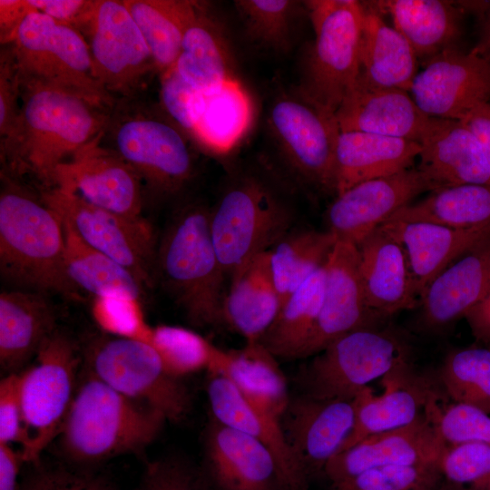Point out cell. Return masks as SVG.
I'll list each match as a JSON object with an SVG mask.
<instances>
[{"label":"cell","mask_w":490,"mask_h":490,"mask_svg":"<svg viewBox=\"0 0 490 490\" xmlns=\"http://www.w3.org/2000/svg\"><path fill=\"white\" fill-rule=\"evenodd\" d=\"M111 112L70 92L21 78L20 113L0 144L1 161L10 172L31 174L45 189L53 188L57 168L103 135Z\"/></svg>","instance_id":"6da1fadb"},{"label":"cell","mask_w":490,"mask_h":490,"mask_svg":"<svg viewBox=\"0 0 490 490\" xmlns=\"http://www.w3.org/2000/svg\"><path fill=\"white\" fill-rule=\"evenodd\" d=\"M166 417L117 392L81 368L72 404L57 436L64 461L83 467L145 449Z\"/></svg>","instance_id":"7a4b0ae2"},{"label":"cell","mask_w":490,"mask_h":490,"mask_svg":"<svg viewBox=\"0 0 490 490\" xmlns=\"http://www.w3.org/2000/svg\"><path fill=\"white\" fill-rule=\"evenodd\" d=\"M0 270L2 277L34 292L75 296L67 276L60 216L24 188L2 177Z\"/></svg>","instance_id":"3957f363"},{"label":"cell","mask_w":490,"mask_h":490,"mask_svg":"<svg viewBox=\"0 0 490 490\" xmlns=\"http://www.w3.org/2000/svg\"><path fill=\"white\" fill-rule=\"evenodd\" d=\"M154 271L194 326L223 324L226 274L210 228V209L190 204L168 225L157 248Z\"/></svg>","instance_id":"277c9868"},{"label":"cell","mask_w":490,"mask_h":490,"mask_svg":"<svg viewBox=\"0 0 490 490\" xmlns=\"http://www.w3.org/2000/svg\"><path fill=\"white\" fill-rule=\"evenodd\" d=\"M293 223V211L266 181L253 175L233 181L210 209L211 238L226 276L269 251Z\"/></svg>","instance_id":"5b68a950"},{"label":"cell","mask_w":490,"mask_h":490,"mask_svg":"<svg viewBox=\"0 0 490 490\" xmlns=\"http://www.w3.org/2000/svg\"><path fill=\"white\" fill-rule=\"evenodd\" d=\"M81 368L82 353L75 342L56 329L42 344L33 363L19 372L24 418L19 450L25 464L39 461L57 438Z\"/></svg>","instance_id":"8992f818"},{"label":"cell","mask_w":490,"mask_h":490,"mask_svg":"<svg viewBox=\"0 0 490 490\" xmlns=\"http://www.w3.org/2000/svg\"><path fill=\"white\" fill-rule=\"evenodd\" d=\"M11 44L21 78L70 92L109 112L114 108V97L96 79L88 44L75 28L34 11Z\"/></svg>","instance_id":"52a82bcc"},{"label":"cell","mask_w":490,"mask_h":490,"mask_svg":"<svg viewBox=\"0 0 490 490\" xmlns=\"http://www.w3.org/2000/svg\"><path fill=\"white\" fill-rule=\"evenodd\" d=\"M314 32L299 90L336 113L360 74L362 2H303Z\"/></svg>","instance_id":"ba28073f"},{"label":"cell","mask_w":490,"mask_h":490,"mask_svg":"<svg viewBox=\"0 0 490 490\" xmlns=\"http://www.w3.org/2000/svg\"><path fill=\"white\" fill-rule=\"evenodd\" d=\"M82 368L122 395L156 409L167 421L180 422L190 411L188 388L165 370L150 343L96 337L82 352Z\"/></svg>","instance_id":"9c48e42d"},{"label":"cell","mask_w":490,"mask_h":490,"mask_svg":"<svg viewBox=\"0 0 490 490\" xmlns=\"http://www.w3.org/2000/svg\"><path fill=\"white\" fill-rule=\"evenodd\" d=\"M104 134L154 194H177L193 174L186 134L165 115L137 108L110 113Z\"/></svg>","instance_id":"30bf717a"},{"label":"cell","mask_w":490,"mask_h":490,"mask_svg":"<svg viewBox=\"0 0 490 490\" xmlns=\"http://www.w3.org/2000/svg\"><path fill=\"white\" fill-rule=\"evenodd\" d=\"M407 350L393 334L371 326L350 331L315 355L299 375L303 393L352 399L373 380L404 368Z\"/></svg>","instance_id":"8fae6325"},{"label":"cell","mask_w":490,"mask_h":490,"mask_svg":"<svg viewBox=\"0 0 490 490\" xmlns=\"http://www.w3.org/2000/svg\"><path fill=\"white\" fill-rule=\"evenodd\" d=\"M268 126L280 158L295 178L335 193V152L340 132L335 113L298 89L274 99Z\"/></svg>","instance_id":"7c38bea8"},{"label":"cell","mask_w":490,"mask_h":490,"mask_svg":"<svg viewBox=\"0 0 490 490\" xmlns=\"http://www.w3.org/2000/svg\"><path fill=\"white\" fill-rule=\"evenodd\" d=\"M40 198L85 243L128 270L142 288L151 284L157 249L146 220L113 213L58 187L45 189Z\"/></svg>","instance_id":"4fadbf2b"},{"label":"cell","mask_w":490,"mask_h":490,"mask_svg":"<svg viewBox=\"0 0 490 490\" xmlns=\"http://www.w3.org/2000/svg\"><path fill=\"white\" fill-rule=\"evenodd\" d=\"M83 33L98 82L112 95L133 98L156 66L123 1L96 0Z\"/></svg>","instance_id":"5bb4252c"},{"label":"cell","mask_w":490,"mask_h":490,"mask_svg":"<svg viewBox=\"0 0 490 490\" xmlns=\"http://www.w3.org/2000/svg\"><path fill=\"white\" fill-rule=\"evenodd\" d=\"M422 65L408 93L426 116L462 120L490 102V65L471 51L446 50Z\"/></svg>","instance_id":"9a60e30c"},{"label":"cell","mask_w":490,"mask_h":490,"mask_svg":"<svg viewBox=\"0 0 490 490\" xmlns=\"http://www.w3.org/2000/svg\"><path fill=\"white\" fill-rule=\"evenodd\" d=\"M433 190L417 168L359 182L336 195L327 211V230L358 246L420 193Z\"/></svg>","instance_id":"2e32d148"},{"label":"cell","mask_w":490,"mask_h":490,"mask_svg":"<svg viewBox=\"0 0 490 490\" xmlns=\"http://www.w3.org/2000/svg\"><path fill=\"white\" fill-rule=\"evenodd\" d=\"M103 136L57 168L54 187L113 213L142 218V181L114 151L102 145Z\"/></svg>","instance_id":"e0dca14e"},{"label":"cell","mask_w":490,"mask_h":490,"mask_svg":"<svg viewBox=\"0 0 490 490\" xmlns=\"http://www.w3.org/2000/svg\"><path fill=\"white\" fill-rule=\"evenodd\" d=\"M375 317L363 290L358 247L337 240L324 264L319 315L299 358L317 355L341 336L369 327Z\"/></svg>","instance_id":"ac0fdd59"},{"label":"cell","mask_w":490,"mask_h":490,"mask_svg":"<svg viewBox=\"0 0 490 490\" xmlns=\"http://www.w3.org/2000/svg\"><path fill=\"white\" fill-rule=\"evenodd\" d=\"M446 445L427 416L370 436L339 452L324 467L328 476L344 487L360 474L389 465H437Z\"/></svg>","instance_id":"d6986e66"},{"label":"cell","mask_w":490,"mask_h":490,"mask_svg":"<svg viewBox=\"0 0 490 490\" xmlns=\"http://www.w3.org/2000/svg\"><path fill=\"white\" fill-rule=\"evenodd\" d=\"M204 458L214 490H288L264 445L213 418L204 435Z\"/></svg>","instance_id":"ffe728a7"},{"label":"cell","mask_w":490,"mask_h":490,"mask_svg":"<svg viewBox=\"0 0 490 490\" xmlns=\"http://www.w3.org/2000/svg\"><path fill=\"white\" fill-rule=\"evenodd\" d=\"M207 395L214 420L264 445L274 456L288 490H307L308 472L293 452L280 417L247 397L222 375H209Z\"/></svg>","instance_id":"44dd1931"},{"label":"cell","mask_w":490,"mask_h":490,"mask_svg":"<svg viewBox=\"0 0 490 490\" xmlns=\"http://www.w3.org/2000/svg\"><path fill=\"white\" fill-rule=\"evenodd\" d=\"M355 417L352 399L290 397L280 417L287 439L307 472L323 468L342 448Z\"/></svg>","instance_id":"7402d4cb"},{"label":"cell","mask_w":490,"mask_h":490,"mask_svg":"<svg viewBox=\"0 0 490 490\" xmlns=\"http://www.w3.org/2000/svg\"><path fill=\"white\" fill-rule=\"evenodd\" d=\"M340 132L357 131L418 142L431 117L409 93L373 85L360 76L335 113Z\"/></svg>","instance_id":"603a6c76"},{"label":"cell","mask_w":490,"mask_h":490,"mask_svg":"<svg viewBox=\"0 0 490 490\" xmlns=\"http://www.w3.org/2000/svg\"><path fill=\"white\" fill-rule=\"evenodd\" d=\"M419 144L416 168L434 190L463 184L490 186L481 144L461 120L431 117Z\"/></svg>","instance_id":"cb8c5ba5"},{"label":"cell","mask_w":490,"mask_h":490,"mask_svg":"<svg viewBox=\"0 0 490 490\" xmlns=\"http://www.w3.org/2000/svg\"><path fill=\"white\" fill-rule=\"evenodd\" d=\"M357 247L360 279L371 312L381 317L415 308L419 299L400 242L379 227Z\"/></svg>","instance_id":"d4e9b609"},{"label":"cell","mask_w":490,"mask_h":490,"mask_svg":"<svg viewBox=\"0 0 490 490\" xmlns=\"http://www.w3.org/2000/svg\"><path fill=\"white\" fill-rule=\"evenodd\" d=\"M490 292V236L459 256L419 298L424 321L436 328L464 317Z\"/></svg>","instance_id":"484cf974"},{"label":"cell","mask_w":490,"mask_h":490,"mask_svg":"<svg viewBox=\"0 0 490 490\" xmlns=\"http://www.w3.org/2000/svg\"><path fill=\"white\" fill-rule=\"evenodd\" d=\"M368 4L387 15L422 63L450 49L460 48L465 12L457 1L381 0Z\"/></svg>","instance_id":"4316f807"},{"label":"cell","mask_w":490,"mask_h":490,"mask_svg":"<svg viewBox=\"0 0 490 490\" xmlns=\"http://www.w3.org/2000/svg\"><path fill=\"white\" fill-rule=\"evenodd\" d=\"M380 227L402 245L418 299L446 266L490 236L487 230H459L428 221L388 220Z\"/></svg>","instance_id":"83f0119b"},{"label":"cell","mask_w":490,"mask_h":490,"mask_svg":"<svg viewBox=\"0 0 490 490\" xmlns=\"http://www.w3.org/2000/svg\"><path fill=\"white\" fill-rule=\"evenodd\" d=\"M55 314L44 294L24 289L0 294V365L22 371L55 330Z\"/></svg>","instance_id":"f1b7e54d"},{"label":"cell","mask_w":490,"mask_h":490,"mask_svg":"<svg viewBox=\"0 0 490 490\" xmlns=\"http://www.w3.org/2000/svg\"><path fill=\"white\" fill-rule=\"evenodd\" d=\"M418 142L375 133L339 132L335 152V194L372 179L411 168Z\"/></svg>","instance_id":"f546056e"},{"label":"cell","mask_w":490,"mask_h":490,"mask_svg":"<svg viewBox=\"0 0 490 490\" xmlns=\"http://www.w3.org/2000/svg\"><path fill=\"white\" fill-rule=\"evenodd\" d=\"M222 322L245 338L259 342L275 320L281 300L266 251L252 258L230 276Z\"/></svg>","instance_id":"4dcf8cb0"},{"label":"cell","mask_w":490,"mask_h":490,"mask_svg":"<svg viewBox=\"0 0 490 490\" xmlns=\"http://www.w3.org/2000/svg\"><path fill=\"white\" fill-rule=\"evenodd\" d=\"M172 68L202 93L236 78L232 54L222 25L207 5L197 2Z\"/></svg>","instance_id":"1f68e13d"},{"label":"cell","mask_w":490,"mask_h":490,"mask_svg":"<svg viewBox=\"0 0 490 490\" xmlns=\"http://www.w3.org/2000/svg\"><path fill=\"white\" fill-rule=\"evenodd\" d=\"M362 5L359 76L373 85L408 92L418 72L415 51L380 13L368 2Z\"/></svg>","instance_id":"d6a6232c"},{"label":"cell","mask_w":490,"mask_h":490,"mask_svg":"<svg viewBox=\"0 0 490 490\" xmlns=\"http://www.w3.org/2000/svg\"><path fill=\"white\" fill-rule=\"evenodd\" d=\"M216 374L225 377L243 395L279 417L289 403L288 383L277 358L260 342L225 350Z\"/></svg>","instance_id":"836d02e7"},{"label":"cell","mask_w":490,"mask_h":490,"mask_svg":"<svg viewBox=\"0 0 490 490\" xmlns=\"http://www.w3.org/2000/svg\"><path fill=\"white\" fill-rule=\"evenodd\" d=\"M251 99L237 78L203 93L192 140L208 151L230 152L246 133L252 119Z\"/></svg>","instance_id":"e575fe53"},{"label":"cell","mask_w":490,"mask_h":490,"mask_svg":"<svg viewBox=\"0 0 490 490\" xmlns=\"http://www.w3.org/2000/svg\"><path fill=\"white\" fill-rule=\"evenodd\" d=\"M404 368L387 375L381 394L375 395L368 387L354 398L353 427L339 452L370 436L407 426L420 416L424 397L398 378Z\"/></svg>","instance_id":"d590c367"},{"label":"cell","mask_w":490,"mask_h":490,"mask_svg":"<svg viewBox=\"0 0 490 490\" xmlns=\"http://www.w3.org/2000/svg\"><path fill=\"white\" fill-rule=\"evenodd\" d=\"M429 192L425 199L400 209L388 220L428 221L459 230H490V186L463 184Z\"/></svg>","instance_id":"8d00e7d4"},{"label":"cell","mask_w":490,"mask_h":490,"mask_svg":"<svg viewBox=\"0 0 490 490\" xmlns=\"http://www.w3.org/2000/svg\"><path fill=\"white\" fill-rule=\"evenodd\" d=\"M324 290V265L281 304L259 341L277 358H299L319 315Z\"/></svg>","instance_id":"74e56055"},{"label":"cell","mask_w":490,"mask_h":490,"mask_svg":"<svg viewBox=\"0 0 490 490\" xmlns=\"http://www.w3.org/2000/svg\"><path fill=\"white\" fill-rule=\"evenodd\" d=\"M161 74L173 67L184 32L197 2L186 0H123Z\"/></svg>","instance_id":"f35d334b"},{"label":"cell","mask_w":490,"mask_h":490,"mask_svg":"<svg viewBox=\"0 0 490 490\" xmlns=\"http://www.w3.org/2000/svg\"><path fill=\"white\" fill-rule=\"evenodd\" d=\"M62 221L65 269L77 289L92 293L94 298L123 296L140 299L142 286L128 270L89 246L66 221Z\"/></svg>","instance_id":"ab89813d"},{"label":"cell","mask_w":490,"mask_h":490,"mask_svg":"<svg viewBox=\"0 0 490 490\" xmlns=\"http://www.w3.org/2000/svg\"><path fill=\"white\" fill-rule=\"evenodd\" d=\"M336 241L327 230L318 231L292 228L269 250L281 304L325 264Z\"/></svg>","instance_id":"60d3db41"},{"label":"cell","mask_w":490,"mask_h":490,"mask_svg":"<svg viewBox=\"0 0 490 490\" xmlns=\"http://www.w3.org/2000/svg\"><path fill=\"white\" fill-rule=\"evenodd\" d=\"M150 344L165 370L181 379L202 370L216 374L225 351L191 329L170 325L153 328Z\"/></svg>","instance_id":"b9f144b4"},{"label":"cell","mask_w":490,"mask_h":490,"mask_svg":"<svg viewBox=\"0 0 490 490\" xmlns=\"http://www.w3.org/2000/svg\"><path fill=\"white\" fill-rule=\"evenodd\" d=\"M443 385L455 402L475 406L490 414V348H467L447 356Z\"/></svg>","instance_id":"7bdbcfd3"},{"label":"cell","mask_w":490,"mask_h":490,"mask_svg":"<svg viewBox=\"0 0 490 490\" xmlns=\"http://www.w3.org/2000/svg\"><path fill=\"white\" fill-rule=\"evenodd\" d=\"M234 5L251 41L276 52L289 48L298 2L238 0Z\"/></svg>","instance_id":"ee69618b"},{"label":"cell","mask_w":490,"mask_h":490,"mask_svg":"<svg viewBox=\"0 0 490 490\" xmlns=\"http://www.w3.org/2000/svg\"><path fill=\"white\" fill-rule=\"evenodd\" d=\"M26 465L19 490H116L108 477L91 467L42 458Z\"/></svg>","instance_id":"f6af8a7d"},{"label":"cell","mask_w":490,"mask_h":490,"mask_svg":"<svg viewBox=\"0 0 490 490\" xmlns=\"http://www.w3.org/2000/svg\"><path fill=\"white\" fill-rule=\"evenodd\" d=\"M427 417L446 446L470 443L490 444V414L466 403L455 402L443 409L428 404Z\"/></svg>","instance_id":"bcb514c9"},{"label":"cell","mask_w":490,"mask_h":490,"mask_svg":"<svg viewBox=\"0 0 490 490\" xmlns=\"http://www.w3.org/2000/svg\"><path fill=\"white\" fill-rule=\"evenodd\" d=\"M91 312L98 327L109 336L151 343L153 328L145 319L140 299L95 297Z\"/></svg>","instance_id":"7dc6e473"},{"label":"cell","mask_w":490,"mask_h":490,"mask_svg":"<svg viewBox=\"0 0 490 490\" xmlns=\"http://www.w3.org/2000/svg\"><path fill=\"white\" fill-rule=\"evenodd\" d=\"M438 467L454 483L472 490H490V444L446 446Z\"/></svg>","instance_id":"c3c4849f"},{"label":"cell","mask_w":490,"mask_h":490,"mask_svg":"<svg viewBox=\"0 0 490 490\" xmlns=\"http://www.w3.org/2000/svg\"><path fill=\"white\" fill-rule=\"evenodd\" d=\"M138 490H214L203 468L169 456L146 465Z\"/></svg>","instance_id":"681fc988"},{"label":"cell","mask_w":490,"mask_h":490,"mask_svg":"<svg viewBox=\"0 0 490 490\" xmlns=\"http://www.w3.org/2000/svg\"><path fill=\"white\" fill-rule=\"evenodd\" d=\"M203 93L187 83L172 67L161 74L160 101L164 115L192 139Z\"/></svg>","instance_id":"f907efd6"},{"label":"cell","mask_w":490,"mask_h":490,"mask_svg":"<svg viewBox=\"0 0 490 490\" xmlns=\"http://www.w3.org/2000/svg\"><path fill=\"white\" fill-rule=\"evenodd\" d=\"M437 465H389L368 470L349 482L346 490H422L436 472Z\"/></svg>","instance_id":"816d5d0a"},{"label":"cell","mask_w":490,"mask_h":490,"mask_svg":"<svg viewBox=\"0 0 490 490\" xmlns=\"http://www.w3.org/2000/svg\"><path fill=\"white\" fill-rule=\"evenodd\" d=\"M21 75L11 44L0 52V144L12 133L20 113Z\"/></svg>","instance_id":"f5cc1de1"},{"label":"cell","mask_w":490,"mask_h":490,"mask_svg":"<svg viewBox=\"0 0 490 490\" xmlns=\"http://www.w3.org/2000/svg\"><path fill=\"white\" fill-rule=\"evenodd\" d=\"M23 421L20 374H6L0 381V444H20Z\"/></svg>","instance_id":"db71d44e"},{"label":"cell","mask_w":490,"mask_h":490,"mask_svg":"<svg viewBox=\"0 0 490 490\" xmlns=\"http://www.w3.org/2000/svg\"><path fill=\"white\" fill-rule=\"evenodd\" d=\"M35 12L70 25L80 33L93 15L96 1L90 0H28Z\"/></svg>","instance_id":"11a10c76"},{"label":"cell","mask_w":490,"mask_h":490,"mask_svg":"<svg viewBox=\"0 0 490 490\" xmlns=\"http://www.w3.org/2000/svg\"><path fill=\"white\" fill-rule=\"evenodd\" d=\"M34 10L28 0H0V35L2 44H11L24 19Z\"/></svg>","instance_id":"9f6ffc18"},{"label":"cell","mask_w":490,"mask_h":490,"mask_svg":"<svg viewBox=\"0 0 490 490\" xmlns=\"http://www.w3.org/2000/svg\"><path fill=\"white\" fill-rule=\"evenodd\" d=\"M25 464L20 450L0 444V490H19L22 466Z\"/></svg>","instance_id":"6f0895ef"},{"label":"cell","mask_w":490,"mask_h":490,"mask_svg":"<svg viewBox=\"0 0 490 490\" xmlns=\"http://www.w3.org/2000/svg\"><path fill=\"white\" fill-rule=\"evenodd\" d=\"M461 121L477 137L490 172V102L477 105Z\"/></svg>","instance_id":"680465c9"},{"label":"cell","mask_w":490,"mask_h":490,"mask_svg":"<svg viewBox=\"0 0 490 490\" xmlns=\"http://www.w3.org/2000/svg\"><path fill=\"white\" fill-rule=\"evenodd\" d=\"M465 318L475 339L490 346V292Z\"/></svg>","instance_id":"91938a15"},{"label":"cell","mask_w":490,"mask_h":490,"mask_svg":"<svg viewBox=\"0 0 490 490\" xmlns=\"http://www.w3.org/2000/svg\"><path fill=\"white\" fill-rule=\"evenodd\" d=\"M470 51L490 65V9L480 18L478 39Z\"/></svg>","instance_id":"94428289"}]
</instances>
